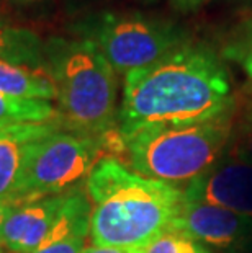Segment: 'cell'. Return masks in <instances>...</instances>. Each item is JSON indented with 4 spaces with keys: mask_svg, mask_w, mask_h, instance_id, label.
<instances>
[{
    "mask_svg": "<svg viewBox=\"0 0 252 253\" xmlns=\"http://www.w3.org/2000/svg\"><path fill=\"white\" fill-rule=\"evenodd\" d=\"M59 113L51 101L20 100L0 93V126L56 123Z\"/></svg>",
    "mask_w": 252,
    "mask_h": 253,
    "instance_id": "obj_13",
    "label": "cell"
},
{
    "mask_svg": "<svg viewBox=\"0 0 252 253\" xmlns=\"http://www.w3.org/2000/svg\"><path fill=\"white\" fill-rule=\"evenodd\" d=\"M94 245L143 249L165 232L184 201V190L128 170L116 159L99 160L87 176Z\"/></svg>",
    "mask_w": 252,
    "mask_h": 253,
    "instance_id": "obj_2",
    "label": "cell"
},
{
    "mask_svg": "<svg viewBox=\"0 0 252 253\" xmlns=\"http://www.w3.org/2000/svg\"><path fill=\"white\" fill-rule=\"evenodd\" d=\"M141 253H211L203 244L189 239V237L165 230L157 235L146 247H143Z\"/></svg>",
    "mask_w": 252,
    "mask_h": 253,
    "instance_id": "obj_16",
    "label": "cell"
},
{
    "mask_svg": "<svg viewBox=\"0 0 252 253\" xmlns=\"http://www.w3.org/2000/svg\"><path fill=\"white\" fill-rule=\"evenodd\" d=\"M57 131V123L13 125L0 129V201H12L31 144Z\"/></svg>",
    "mask_w": 252,
    "mask_h": 253,
    "instance_id": "obj_10",
    "label": "cell"
},
{
    "mask_svg": "<svg viewBox=\"0 0 252 253\" xmlns=\"http://www.w3.org/2000/svg\"><path fill=\"white\" fill-rule=\"evenodd\" d=\"M3 127H5V126H0V129H3Z\"/></svg>",
    "mask_w": 252,
    "mask_h": 253,
    "instance_id": "obj_22",
    "label": "cell"
},
{
    "mask_svg": "<svg viewBox=\"0 0 252 253\" xmlns=\"http://www.w3.org/2000/svg\"><path fill=\"white\" fill-rule=\"evenodd\" d=\"M167 230L203 245L233 249L252 232V219L211 204L185 199Z\"/></svg>",
    "mask_w": 252,
    "mask_h": 253,
    "instance_id": "obj_7",
    "label": "cell"
},
{
    "mask_svg": "<svg viewBox=\"0 0 252 253\" xmlns=\"http://www.w3.org/2000/svg\"><path fill=\"white\" fill-rule=\"evenodd\" d=\"M89 234H76V235H69L66 239L52 242L45 247H40L38 250L31 252V253H82L85 249V237Z\"/></svg>",
    "mask_w": 252,
    "mask_h": 253,
    "instance_id": "obj_17",
    "label": "cell"
},
{
    "mask_svg": "<svg viewBox=\"0 0 252 253\" xmlns=\"http://www.w3.org/2000/svg\"><path fill=\"white\" fill-rule=\"evenodd\" d=\"M5 2H23V3H31V2H43V0H5Z\"/></svg>",
    "mask_w": 252,
    "mask_h": 253,
    "instance_id": "obj_21",
    "label": "cell"
},
{
    "mask_svg": "<svg viewBox=\"0 0 252 253\" xmlns=\"http://www.w3.org/2000/svg\"><path fill=\"white\" fill-rule=\"evenodd\" d=\"M82 253H141V249H121V247L90 245V247H85Z\"/></svg>",
    "mask_w": 252,
    "mask_h": 253,
    "instance_id": "obj_18",
    "label": "cell"
},
{
    "mask_svg": "<svg viewBox=\"0 0 252 253\" xmlns=\"http://www.w3.org/2000/svg\"><path fill=\"white\" fill-rule=\"evenodd\" d=\"M45 72L56 87L59 118L77 134L100 137L118 126V75L92 41L48 40Z\"/></svg>",
    "mask_w": 252,
    "mask_h": 253,
    "instance_id": "obj_3",
    "label": "cell"
},
{
    "mask_svg": "<svg viewBox=\"0 0 252 253\" xmlns=\"http://www.w3.org/2000/svg\"><path fill=\"white\" fill-rule=\"evenodd\" d=\"M223 54L238 64L252 80V18L246 20L233 31L224 44Z\"/></svg>",
    "mask_w": 252,
    "mask_h": 253,
    "instance_id": "obj_14",
    "label": "cell"
},
{
    "mask_svg": "<svg viewBox=\"0 0 252 253\" xmlns=\"http://www.w3.org/2000/svg\"><path fill=\"white\" fill-rule=\"evenodd\" d=\"M0 61L45 71V41L28 28L0 21Z\"/></svg>",
    "mask_w": 252,
    "mask_h": 253,
    "instance_id": "obj_11",
    "label": "cell"
},
{
    "mask_svg": "<svg viewBox=\"0 0 252 253\" xmlns=\"http://www.w3.org/2000/svg\"><path fill=\"white\" fill-rule=\"evenodd\" d=\"M77 38L92 41L116 75L148 67L189 41V33L167 20L135 12H100L79 20Z\"/></svg>",
    "mask_w": 252,
    "mask_h": 253,
    "instance_id": "obj_5",
    "label": "cell"
},
{
    "mask_svg": "<svg viewBox=\"0 0 252 253\" xmlns=\"http://www.w3.org/2000/svg\"><path fill=\"white\" fill-rule=\"evenodd\" d=\"M100 137L54 131L31 144L13 203L62 195L97 164Z\"/></svg>",
    "mask_w": 252,
    "mask_h": 253,
    "instance_id": "obj_6",
    "label": "cell"
},
{
    "mask_svg": "<svg viewBox=\"0 0 252 253\" xmlns=\"http://www.w3.org/2000/svg\"><path fill=\"white\" fill-rule=\"evenodd\" d=\"M15 208H17V204L12 201H0V240H2V230L5 220L8 219V216L12 214Z\"/></svg>",
    "mask_w": 252,
    "mask_h": 253,
    "instance_id": "obj_19",
    "label": "cell"
},
{
    "mask_svg": "<svg viewBox=\"0 0 252 253\" xmlns=\"http://www.w3.org/2000/svg\"><path fill=\"white\" fill-rule=\"evenodd\" d=\"M0 93L20 100H56V87L45 71L0 61Z\"/></svg>",
    "mask_w": 252,
    "mask_h": 253,
    "instance_id": "obj_12",
    "label": "cell"
},
{
    "mask_svg": "<svg viewBox=\"0 0 252 253\" xmlns=\"http://www.w3.org/2000/svg\"><path fill=\"white\" fill-rule=\"evenodd\" d=\"M69 193L48 196L17 206L5 220L0 245L13 253L38 250L56 227Z\"/></svg>",
    "mask_w": 252,
    "mask_h": 253,
    "instance_id": "obj_9",
    "label": "cell"
},
{
    "mask_svg": "<svg viewBox=\"0 0 252 253\" xmlns=\"http://www.w3.org/2000/svg\"><path fill=\"white\" fill-rule=\"evenodd\" d=\"M0 253H2V252H0Z\"/></svg>",
    "mask_w": 252,
    "mask_h": 253,
    "instance_id": "obj_23",
    "label": "cell"
},
{
    "mask_svg": "<svg viewBox=\"0 0 252 253\" xmlns=\"http://www.w3.org/2000/svg\"><path fill=\"white\" fill-rule=\"evenodd\" d=\"M231 155L236 160L252 165V101L249 100L238 115L236 108L231 141Z\"/></svg>",
    "mask_w": 252,
    "mask_h": 253,
    "instance_id": "obj_15",
    "label": "cell"
},
{
    "mask_svg": "<svg viewBox=\"0 0 252 253\" xmlns=\"http://www.w3.org/2000/svg\"><path fill=\"white\" fill-rule=\"evenodd\" d=\"M236 108L216 120L185 126H149L123 139L138 175L179 188L221 159L233 136Z\"/></svg>",
    "mask_w": 252,
    "mask_h": 253,
    "instance_id": "obj_4",
    "label": "cell"
},
{
    "mask_svg": "<svg viewBox=\"0 0 252 253\" xmlns=\"http://www.w3.org/2000/svg\"><path fill=\"white\" fill-rule=\"evenodd\" d=\"M123 79L116 126L121 141L149 126L198 125L236 108L226 66L202 42L187 41Z\"/></svg>",
    "mask_w": 252,
    "mask_h": 253,
    "instance_id": "obj_1",
    "label": "cell"
},
{
    "mask_svg": "<svg viewBox=\"0 0 252 253\" xmlns=\"http://www.w3.org/2000/svg\"><path fill=\"white\" fill-rule=\"evenodd\" d=\"M184 198L252 219V165L241 160H218L185 186Z\"/></svg>",
    "mask_w": 252,
    "mask_h": 253,
    "instance_id": "obj_8",
    "label": "cell"
},
{
    "mask_svg": "<svg viewBox=\"0 0 252 253\" xmlns=\"http://www.w3.org/2000/svg\"><path fill=\"white\" fill-rule=\"evenodd\" d=\"M177 2L184 8H194V7H198L202 2H205V0H177Z\"/></svg>",
    "mask_w": 252,
    "mask_h": 253,
    "instance_id": "obj_20",
    "label": "cell"
}]
</instances>
